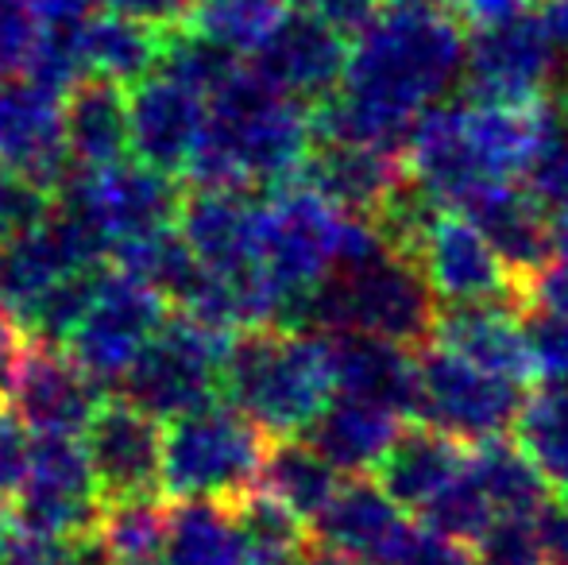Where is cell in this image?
Returning <instances> with one entry per match:
<instances>
[{
    "label": "cell",
    "mask_w": 568,
    "mask_h": 565,
    "mask_svg": "<svg viewBox=\"0 0 568 565\" xmlns=\"http://www.w3.org/2000/svg\"><path fill=\"white\" fill-rule=\"evenodd\" d=\"M410 527L403 507L367 473L341 481L322 512L306 523L310 546L348 565H390Z\"/></svg>",
    "instance_id": "16"
},
{
    "label": "cell",
    "mask_w": 568,
    "mask_h": 565,
    "mask_svg": "<svg viewBox=\"0 0 568 565\" xmlns=\"http://www.w3.org/2000/svg\"><path fill=\"white\" fill-rule=\"evenodd\" d=\"M240 67V54L221 47L217 39L202 36L190 23H179V28L163 31V47H159V62L155 70L174 82H182L186 90L210 98L221 82Z\"/></svg>",
    "instance_id": "35"
},
{
    "label": "cell",
    "mask_w": 568,
    "mask_h": 565,
    "mask_svg": "<svg viewBox=\"0 0 568 565\" xmlns=\"http://www.w3.org/2000/svg\"><path fill=\"white\" fill-rule=\"evenodd\" d=\"M341 473L306 442V437H267L263 450L260 481L255 488L275 496L283 507H291L302 523H310L325 507V500L337 492Z\"/></svg>",
    "instance_id": "28"
},
{
    "label": "cell",
    "mask_w": 568,
    "mask_h": 565,
    "mask_svg": "<svg viewBox=\"0 0 568 565\" xmlns=\"http://www.w3.org/2000/svg\"><path fill=\"white\" fill-rule=\"evenodd\" d=\"M275 565H317V562H314V554L306 551V554H298V558H286V562H275Z\"/></svg>",
    "instance_id": "52"
},
{
    "label": "cell",
    "mask_w": 568,
    "mask_h": 565,
    "mask_svg": "<svg viewBox=\"0 0 568 565\" xmlns=\"http://www.w3.org/2000/svg\"><path fill=\"white\" fill-rule=\"evenodd\" d=\"M468 473L491 504L495 519H503V515H538L549 500V488L538 476V468L507 437H487V442L468 445Z\"/></svg>",
    "instance_id": "31"
},
{
    "label": "cell",
    "mask_w": 568,
    "mask_h": 565,
    "mask_svg": "<svg viewBox=\"0 0 568 565\" xmlns=\"http://www.w3.org/2000/svg\"><path fill=\"white\" fill-rule=\"evenodd\" d=\"M54 210V194L31 174L0 167V249L36 229Z\"/></svg>",
    "instance_id": "39"
},
{
    "label": "cell",
    "mask_w": 568,
    "mask_h": 565,
    "mask_svg": "<svg viewBox=\"0 0 568 565\" xmlns=\"http://www.w3.org/2000/svg\"><path fill=\"white\" fill-rule=\"evenodd\" d=\"M20 345H23L20 322H16V314L8 310V302L0 299V384H4V376H8V369H12Z\"/></svg>",
    "instance_id": "48"
},
{
    "label": "cell",
    "mask_w": 568,
    "mask_h": 565,
    "mask_svg": "<svg viewBox=\"0 0 568 565\" xmlns=\"http://www.w3.org/2000/svg\"><path fill=\"white\" fill-rule=\"evenodd\" d=\"M406 418L379 403L356 400V395H333L302 434L306 442L329 461L337 473H372Z\"/></svg>",
    "instance_id": "26"
},
{
    "label": "cell",
    "mask_w": 568,
    "mask_h": 565,
    "mask_svg": "<svg viewBox=\"0 0 568 565\" xmlns=\"http://www.w3.org/2000/svg\"><path fill=\"white\" fill-rule=\"evenodd\" d=\"M298 12L337 28L341 36H356L367 20L383 8V0H291Z\"/></svg>",
    "instance_id": "44"
},
{
    "label": "cell",
    "mask_w": 568,
    "mask_h": 565,
    "mask_svg": "<svg viewBox=\"0 0 568 565\" xmlns=\"http://www.w3.org/2000/svg\"><path fill=\"white\" fill-rule=\"evenodd\" d=\"M471 565H554L538 515H503L471 543Z\"/></svg>",
    "instance_id": "37"
},
{
    "label": "cell",
    "mask_w": 568,
    "mask_h": 565,
    "mask_svg": "<svg viewBox=\"0 0 568 565\" xmlns=\"http://www.w3.org/2000/svg\"><path fill=\"white\" fill-rule=\"evenodd\" d=\"M62 148L74 167H105L128 155V85L85 74L62 93Z\"/></svg>",
    "instance_id": "25"
},
{
    "label": "cell",
    "mask_w": 568,
    "mask_h": 565,
    "mask_svg": "<svg viewBox=\"0 0 568 565\" xmlns=\"http://www.w3.org/2000/svg\"><path fill=\"white\" fill-rule=\"evenodd\" d=\"M523 384H510L449 349L426 341L414 349V418L464 445L503 437L523 407Z\"/></svg>",
    "instance_id": "9"
},
{
    "label": "cell",
    "mask_w": 568,
    "mask_h": 565,
    "mask_svg": "<svg viewBox=\"0 0 568 565\" xmlns=\"http://www.w3.org/2000/svg\"><path fill=\"white\" fill-rule=\"evenodd\" d=\"M333 364V395L379 403L414 418V349L367 333H325Z\"/></svg>",
    "instance_id": "24"
},
{
    "label": "cell",
    "mask_w": 568,
    "mask_h": 565,
    "mask_svg": "<svg viewBox=\"0 0 568 565\" xmlns=\"http://www.w3.org/2000/svg\"><path fill=\"white\" fill-rule=\"evenodd\" d=\"M523 182L546 210H565L568 205V124L557 121L534 148L530 163L523 171Z\"/></svg>",
    "instance_id": "40"
},
{
    "label": "cell",
    "mask_w": 568,
    "mask_h": 565,
    "mask_svg": "<svg viewBox=\"0 0 568 565\" xmlns=\"http://www.w3.org/2000/svg\"><path fill=\"white\" fill-rule=\"evenodd\" d=\"M20 523H16V512L12 504H0V565H8V558H12L16 543H20Z\"/></svg>",
    "instance_id": "49"
},
{
    "label": "cell",
    "mask_w": 568,
    "mask_h": 565,
    "mask_svg": "<svg viewBox=\"0 0 568 565\" xmlns=\"http://www.w3.org/2000/svg\"><path fill=\"white\" fill-rule=\"evenodd\" d=\"M166 535V504L163 496H128L105 500L93 523V538L109 562L159 554Z\"/></svg>",
    "instance_id": "33"
},
{
    "label": "cell",
    "mask_w": 568,
    "mask_h": 565,
    "mask_svg": "<svg viewBox=\"0 0 568 565\" xmlns=\"http://www.w3.org/2000/svg\"><path fill=\"white\" fill-rule=\"evenodd\" d=\"M205 98L151 70L128 85V148L155 171L182 174L202 140Z\"/></svg>",
    "instance_id": "18"
},
{
    "label": "cell",
    "mask_w": 568,
    "mask_h": 565,
    "mask_svg": "<svg viewBox=\"0 0 568 565\" xmlns=\"http://www.w3.org/2000/svg\"><path fill=\"white\" fill-rule=\"evenodd\" d=\"M557 39L538 12L510 16L491 28H476L464 43V93L484 105H534L546 101L557 70Z\"/></svg>",
    "instance_id": "12"
},
{
    "label": "cell",
    "mask_w": 568,
    "mask_h": 565,
    "mask_svg": "<svg viewBox=\"0 0 568 565\" xmlns=\"http://www.w3.org/2000/svg\"><path fill=\"white\" fill-rule=\"evenodd\" d=\"M390 565H471V551L468 543H456V538L437 535L429 527H410Z\"/></svg>",
    "instance_id": "42"
},
{
    "label": "cell",
    "mask_w": 568,
    "mask_h": 565,
    "mask_svg": "<svg viewBox=\"0 0 568 565\" xmlns=\"http://www.w3.org/2000/svg\"><path fill=\"white\" fill-rule=\"evenodd\" d=\"M510 430L515 445L546 481L549 496L568 500V384H546L523 400Z\"/></svg>",
    "instance_id": "30"
},
{
    "label": "cell",
    "mask_w": 568,
    "mask_h": 565,
    "mask_svg": "<svg viewBox=\"0 0 568 565\" xmlns=\"http://www.w3.org/2000/svg\"><path fill=\"white\" fill-rule=\"evenodd\" d=\"M294 179L306 182L341 213L372 221L406 182L403 155L390 148H367V143H333L314 140L306 159L298 163Z\"/></svg>",
    "instance_id": "19"
},
{
    "label": "cell",
    "mask_w": 568,
    "mask_h": 565,
    "mask_svg": "<svg viewBox=\"0 0 568 565\" xmlns=\"http://www.w3.org/2000/svg\"><path fill=\"white\" fill-rule=\"evenodd\" d=\"M406 260H414L434 299L445 306H460V302H495L510 310L526 306L523 286L495 256L487 236L449 205L429 210L406 249Z\"/></svg>",
    "instance_id": "10"
},
{
    "label": "cell",
    "mask_w": 568,
    "mask_h": 565,
    "mask_svg": "<svg viewBox=\"0 0 568 565\" xmlns=\"http://www.w3.org/2000/svg\"><path fill=\"white\" fill-rule=\"evenodd\" d=\"M166 28H151L132 16L105 12L93 8V16L82 28V62L85 74L109 78L116 85H132L140 78H148L159 62V47H163Z\"/></svg>",
    "instance_id": "27"
},
{
    "label": "cell",
    "mask_w": 568,
    "mask_h": 565,
    "mask_svg": "<svg viewBox=\"0 0 568 565\" xmlns=\"http://www.w3.org/2000/svg\"><path fill=\"white\" fill-rule=\"evenodd\" d=\"M429 341L449 349L460 361L476 364L510 384H530V353H526L518 310L495 306V302H460V306H437Z\"/></svg>",
    "instance_id": "22"
},
{
    "label": "cell",
    "mask_w": 568,
    "mask_h": 565,
    "mask_svg": "<svg viewBox=\"0 0 568 565\" xmlns=\"http://www.w3.org/2000/svg\"><path fill=\"white\" fill-rule=\"evenodd\" d=\"M247 54H252L247 67L255 74H263L275 90L291 93L310 109L341 85L344 62H348V36L306 12H286Z\"/></svg>",
    "instance_id": "17"
},
{
    "label": "cell",
    "mask_w": 568,
    "mask_h": 565,
    "mask_svg": "<svg viewBox=\"0 0 568 565\" xmlns=\"http://www.w3.org/2000/svg\"><path fill=\"white\" fill-rule=\"evenodd\" d=\"M163 317L166 302L148 283L128 275L124 268L101 264L90 306H85L82 322L74 325V333H70V341L62 349L101 387L116 384Z\"/></svg>",
    "instance_id": "13"
},
{
    "label": "cell",
    "mask_w": 568,
    "mask_h": 565,
    "mask_svg": "<svg viewBox=\"0 0 568 565\" xmlns=\"http://www.w3.org/2000/svg\"><path fill=\"white\" fill-rule=\"evenodd\" d=\"M163 562L244 565V538H240L232 504H221V500H179L174 507H166Z\"/></svg>",
    "instance_id": "29"
},
{
    "label": "cell",
    "mask_w": 568,
    "mask_h": 565,
    "mask_svg": "<svg viewBox=\"0 0 568 565\" xmlns=\"http://www.w3.org/2000/svg\"><path fill=\"white\" fill-rule=\"evenodd\" d=\"M523 337L530 353L534 380L546 384H568V317L541 306H523Z\"/></svg>",
    "instance_id": "38"
},
{
    "label": "cell",
    "mask_w": 568,
    "mask_h": 565,
    "mask_svg": "<svg viewBox=\"0 0 568 565\" xmlns=\"http://www.w3.org/2000/svg\"><path fill=\"white\" fill-rule=\"evenodd\" d=\"M0 392L4 407L28 434H82L98 403L105 400L98 380L85 376L67 349L31 337H23Z\"/></svg>",
    "instance_id": "14"
},
{
    "label": "cell",
    "mask_w": 568,
    "mask_h": 565,
    "mask_svg": "<svg viewBox=\"0 0 568 565\" xmlns=\"http://www.w3.org/2000/svg\"><path fill=\"white\" fill-rule=\"evenodd\" d=\"M0 167L31 174L54 194L74 167L62 148V98L31 82H0Z\"/></svg>",
    "instance_id": "21"
},
{
    "label": "cell",
    "mask_w": 568,
    "mask_h": 565,
    "mask_svg": "<svg viewBox=\"0 0 568 565\" xmlns=\"http://www.w3.org/2000/svg\"><path fill=\"white\" fill-rule=\"evenodd\" d=\"M28 430L20 418L0 403V504H12L16 488L23 481V468H28Z\"/></svg>",
    "instance_id": "43"
},
{
    "label": "cell",
    "mask_w": 568,
    "mask_h": 565,
    "mask_svg": "<svg viewBox=\"0 0 568 565\" xmlns=\"http://www.w3.org/2000/svg\"><path fill=\"white\" fill-rule=\"evenodd\" d=\"M232 333L186 317L174 310L159 330L143 341L124 376L116 380L120 395L143 415L171 423V418L221 400V361Z\"/></svg>",
    "instance_id": "7"
},
{
    "label": "cell",
    "mask_w": 568,
    "mask_h": 565,
    "mask_svg": "<svg viewBox=\"0 0 568 565\" xmlns=\"http://www.w3.org/2000/svg\"><path fill=\"white\" fill-rule=\"evenodd\" d=\"M267 434L232 403H205L163 426L159 488L171 500L232 504L255 488Z\"/></svg>",
    "instance_id": "6"
},
{
    "label": "cell",
    "mask_w": 568,
    "mask_h": 565,
    "mask_svg": "<svg viewBox=\"0 0 568 565\" xmlns=\"http://www.w3.org/2000/svg\"><path fill=\"white\" fill-rule=\"evenodd\" d=\"M82 450L90 461L93 484L105 500L163 496V423L143 415L128 400H101L90 423L82 426Z\"/></svg>",
    "instance_id": "15"
},
{
    "label": "cell",
    "mask_w": 568,
    "mask_h": 565,
    "mask_svg": "<svg viewBox=\"0 0 568 565\" xmlns=\"http://www.w3.org/2000/svg\"><path fill=\"white\" fill-rule=\"evenodd\" d=\"M232 515H236L240 538H244V565H275L310 551L306 523L267 492L252 488L232 500Z\"/></svg>",
    "instance_id": "32"
},
{
    "label": "cell",
    "mask_w": 568,
    "mask_h": 565,
    "mask_svg": "<svg viewBox=\"0 0 568 565\" xmlns=\"http://www.w3.org/2000/svg\"><path fill=\"white\" fill-rule=\"evenodd\" d=\"M341 218L298 179L260 194V272L275 291V325H302L306 299L337 268Z\"/></svg>",
    "instance_id": "5"
},
{
    "label": "cell",
    "mask_w": 568,
    "mask_h": 565,
    "mask_svg": "<svg viewBox=\"0 0 568 565\" xmlns=\"http://www.w3.org/2000/svg\"><path fill=\"white\" fill-rule=\"evenodd\" d=\"M286 12L291 0H194L186 23L229 51L247 54Z\"/></svg>",
    "instance_id": "36"
},
{
    "label": "cell",
    "mask_w": 568,
    "mask_h": 565,
    "mask_svg": "<svg viewBox=\"0 0 568 565\" xmlns=\"http://www.w3.org/2000/svg\"><path fill=\"white\" fill-rule=\"evenodd\" d=\"M310 143V109L240 62L205 98L202 140L182 179L229 190L278 186L294 179Z\"/></svg>",
    "instance_id": "2"
},
{
    "label": "cell",
    "mask_w": 568,
    "mask_h": 565,
    "mask_svg": "<svg viewBox=\"0 0 568 565\" xmlns=\"http://www.w3.org/2000/svg\"><path fill=\"white\" fill-rule=\"evenodd\" d=\"M468 445L426 423H403L395 442L375 461L372 481L403 507L406 515H418L445 484L460 473Z\"/></svg>",
    "instance_id": "23"
},
{
    "label": "cell",
    "mask_w": 568,
    "mask_h": 565,
    "mask_svg": "<svg viewBox=\"0 0 568 565\" xmlns=\"http://www.w3.org/2000/svg\"><path fill=\"white\" fill-rule=\"evenodd\" d=\"M12 512L31 538L93 535L101 492L78 434H36L28 442V468L12 496Z\"/></svg>",
    "instance_id": "11"
},
{
    "label": "cell",
    "mask_w": 568,
    "mask_h": 565,
    "mask_svg": "<svg viewBox=\"0 0 568 565\" xmlns=\"http://www.w3.org/2000/svg\"><path fill=\"white\" fill-rule=\"evenodd\" d=\"M383 4H406V8H453V0H383Z\"/></svg>",
    "instance_id": "51"
},
{
    "label": "cell",
    "mask_w": 568,
    "mask_h": 565,
    "mask_svg": "<svg viewBox=\"0 0 568 565\" xmlns=\"http://www.w3.org/2000/svg\"><path fill=\"white\" fill-rule=\"evenodd\" d=\"M36 16L28 0H0V82L23 74L31 47H36Z\"/></svg>",
    "instance_id": "41"
},
{
    "label": "cell",
    "mask_w": 568,
    "mask_h": 565,
    "mask_svg": "<svg viewBox=\"0 0 568 565\" xmlns=\"http://www.w3.org/2000/svg\"><path fill=\"white\" fill-rule=\"evenodd\" d=\"M221 395L267 437L302 434L333 400L329 341L306 325L236 330L221 361Z\"/></svg>",
    "instance_id": "3"
},
{
    "label": "cell",
    "mask_w": 568,
    "mask_h": 565,
    "mask_svg": "<svg viewBox=\"0 0 568 565\" xmlns=\"http://www.w3.org/2000/svg\"><path fill=\"white\" fill-rule=\"evenodd\" d=\"M39 31H82L93 16V0H28Z\"/></svg>",
    "instance_id": "46"
},
{
    "label": "cell",
    "mask_w": 568,
    "mask_h": 565,
    "mask_svg": "<svg viewBox=\"0 0 568 565\" xmlns=\"http://www.w3.org/2000/svg\"><path fill=\"white\" fill-rule=\"evenodd\" d=\"M437 314L434 291L422 280L414 260L387 249L352 264H337L302 310V325L317 333H367L422 349Z\"/></svg>",
    "instance_id": "4"
},
{
    "label": "cell",
    "mask_w": 568,
    "mask_h": 565,
    "mask_svg": "<svg viewBox=\"0 0 568 565\" xmlns=\"http://www.w3.org/2000/svg\"><path fill=\"white\" fill-rule=\"evenodd\" d=\"M456 16H460L464 28H491L510 16H523L534 8V0H453Z\"/></svg>",
    "instance_id": "47"
},
{
    "label": "cell",
    "mask_w": 568,
    "mask_h": 565,
    "mask_svg": "<svg viewBox=\"0 0 568 565\" xmlns=\"http://www.w3.org/2000/svg\"><path fill=\"white\" fill-rule=\"evenodd\" d=\"M98 272H101V264L82 268V272L62 275V280L47 283L39 294H31V299L16 310V322H20L23 337L43 341V345H67L74 325L82 322L85 306H90Z\"/></svg>",
    "instance_id": "34"
},
{
    "label": "cell",
    "mask_w": 568,
    "mask_h": 565,
    "mask_svg": "<svg viewBox=\"0 0 568 565\" xmlns=\"http://www.w3.org/2000/svg\"><path fill=\"white\" fill-rule=\"evenodd\" d=\"M179 174L155 171L140 159H116L105 167H70L67 179L54 186V202L85 218L105 241L109 256L113 249L140 236L174 229L182 205Z\"/></svg>",
    "instance_id": "8"
},
{
    "label": "cell",
    "mask_w": 568,
    "mask_h": 565,
    "mask_svg": "<svg viewBox=\"0 0 568 565\" xmlns=\"http://www.w3.org/2000/svg\"><path fill=\"white\" fill-rule=\"evenodd\" d=\"M456 210L487 236L495 256L507 264V272L526 294L534 272L554 256V225H549L546 205L530 190H518L515 182H491L464 198Z\"/></svg>",
    "instance_id": "20"
},
{
    "label": "cell",
    "mask_w": 568,
    "mask_h": 565,
    "mask_svg": "<svg viewBox=\"0 0 568 565\" xmlns=\"http://www.w3.org/2000/svg\"><path fill=\"white\" fill-rule=\"evenodd\" d=\"M109 565H166V562H163V551H159V554H140V558H116Z\"/></svg>",
    "instance_id": "50"
},
{
    "label": "cell",
    "mask_w": 568,
    "mask_h": 565,
    "mask_svg": "<svg viewBox=\"0 0 568 565\" xmlns=\"http://www.w3.org/2000/svg\"><path fill=\"white\" fill-rule=\"evenodd\" d=\"M464 43L468 31L449 8L390 4L375 12L348 47L341 85L310 105L314 140L398 151L418 113L460 78Z\"/></svg>",
    "instance_id": "1"
},
{
    "label": "cell",
    "mask_w": 568,
    "mask_h": 565,
    "mask_svg": "<svg viewBox=\"0 0 568 565\" xmlns=\"http://www.w3.org/2000/svg\"><path fill=\"white\" fill-rule=\"evenodd\" d=\"M93 4L105 8V12L143 20V23H151V28H179V23H186L194 0H93Z\"/></svg>",
    "instance_id": "45"
}]
</instances>
